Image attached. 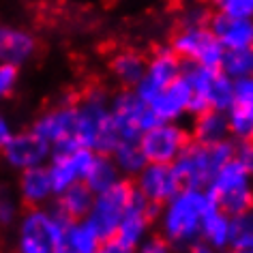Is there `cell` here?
Instances as JSON below:
<instances>
[{
  "mask_svg": "<svg viewBox=\"0 0 253 253\" xmlns=\"http://www.w3.org/2000/svg\"><path fill=\"white\" fill-rule=\"evenodd\" d=\"M214 206L208 189L180 187L166 204L157 208V230L166 236L174 249H185L200 238L202 221Z\"/></svg>",
  "mask_w": 253,
  "mask_h": 253,
  "instance_id": "obj_1",
  "label": "cell"
},
{
  "mask_svg": "<svg viewBox=\"0 0 253 253\" xmlns=\"http://www.w3.org/2000/svg\"><path fill=\"white\" fill-rule=\"evenodd\" d=\"M67 221L56 206L26 208L15 223V253H65Z\"/></svg>",
  "mask_w": 253,
  "mask_h": 253,
  "instance_id": "obj_2",
  "label": "cell"
},
{
  "mask_svg": "<svg viewBox=\"0 0 253 253\" xmlns=\"http://www.w3.org/2000/svg\"><path fill=\"white\" fill-rule=\"evenodd\" d=\"M80 112V142L94 153L112 155L120 135L110 112V94L101 88H90L78 99Z\"/></svg>",
  "mask_w": 253,
  "mask_h": 253,
  "instance_id": "obj_3",
  "label": "cell"
},
{
  "mask_svg": "<svg viewBox=\"0 0 253 253\" xmlns=\"http://www.w3.org/2000/svg\"><path fill=\"white\" fill-rule=\"evenodd\" d=\"M234 148L236 144L232 140H225L221 144H198L189 142L187 148L180 153L172 166L180 178L182 187H193V189H206L208 182L212 180V176L217 174V169L234 159Z\"/></svg>",
  "mask_w": 253,
  "mask_h": 253,
  "instance_id": "obj_4",
  "label": "cell"
},
{
  "mask_svg": "<svg viewBox=\"0 0 253 253\" xmlns=\"http://www.w3.org/2000/svg\"><path fill=\"white\" fill-rule=\"evenodd\" d=\"M182 78L191 88L189 116H195L206 110L227 112L234 105V80L227 78L219 67L185 65Z\"/></svg>",
  "mask_w": 253,
  "mask_h": 253,
  "instance_id": "obj_5",
  "label": "cell"
},
{
  "mask_svg": "<svg viewBox=\"0 0 253 253\" xmlns=\"http://www.w3.org/2000/svg\"><path fill=\"white\" fill-rule=\"evenodd\" d=\"M206 189L214 204L230 217L253 211V176L236 159L223 163Z\"/></svg>",
  "mask_w": 253,
  "mask_h": 253,
  "instance_id": "obj_6",
  "label": "cell"
},
{
  "mask_svg": "<svg viewBox=\"0 0 253 253\" xmlns=\"http://www.w3.org/2000/svg\"><path fill=\"white\" fill-rule=\"evenodd\" d=\"M133 193H135L133 182H129L126 178H120L112 187L94 193V200H92L90 212L86 214V221L94 227V232L101 236V240L116 236V230L125 217V211L129 206L131 198H133Z\"/></svg>",
  "mask_w": 253,
  "mask_h": 253,
  "instance_id": "obj_7",
  "label": "cell"
},
{
  "mask_svg": "<svg viewBox=\"0 0 253 253\" xmlns=\"http://www.w3.org/2000/svg\"><path fill=\"white\" fill-rule=\"evenodd\" d=\"M33 129L52 146L54 153L82 146L78 101H62L54 107H47L37 116Z\"/></svg>",
  "mask_w": 253,
  "mask_h": 253,
  "instance_id": "obj_8",
  "label": "cell"
},
{
  "mask_svg": "<svg viewBox=\"0 0 253 253\" xmlns=\"http://www.w3.org/2000/svg\"><path fill=\"white\" fill-rule=\"evenodd\" d=\"M169 47L185 65H200V67H221L223 58V45L214 37L208 26H178L174 33Z\"/></svg>",
  "mask_w": 253,
  "mask_h": 253,
  "instance_id": "obj_9",
  "label": "cell"
},
{
  "mask_svg": "<svg viewBox=\"0 0 253 253\" xmlns=\"http://www.w3.org/2000/svg\"><path fill=\"white\" fill-rule=\"evenodd\" d=\"M189 142V129L180 120H157L137 140L148 163H174Z\"/></svg>",
  "mask_w": 253,
  "mask_h": 253,
  "instance_id": "obj_10",
  "label": "cell"
},
{
  "mask_svg": "<svg viewBox=\"0 0 253 253\" xmlns=\"http://www.w3.org/2000/svg\"><path fill=\"white\" fill-rule=\"evenodd\" d=\"M110 112L116 131L123 140H140V135L153 123H157L150 105L133 88H123L110 97Z\"/></svg>",
  "mask_w": 253,
  "mask_h": 253,
  "instance_id": "obj_11",
  "label": "cell"
},
{
  "mask_svg": "<svg viewBox=\"0 0 253 253\" xmlns=\"http://www.w3.org/2000/svg\"><path fill=\"white\" fill-rule=\"evenodd\" d=\"M52 153H54L52 146L37 133L33 126L22 131H13L9 142L0 148L2 161L7 163V168H11L17 174L37 166H47Z\"/></svg>",
  "mask_w": 253,
  "mask_h": 253,
  "instance_id": "obj_12",
  "label": "cell"
},
{
  "mask_svg": "<svg viewBox=\"0 0 253 253\" xmlns=\"http://www.w3.org/2000/svg\"><path fill=\"white\" fill-rule=\"evenodd\" d=\"M185 62H182L172 47H159L155 49L153 56L146 58V69H144L142 80L133 86V90L140 97L150 103L155 99L157 92H161L166 86H169L172 82H176L182 75Z\"/></svg>",
  "mask_w": 253,
  "mask_h": 253,
  "instance_id": "obj_13",
  "label": "cell"
},
{
  "mask_svg": "<svg viewBox=\"0 0 253 253\" xmlns=\"http://www.w3.org/2000/svg\"><path fill=\"white\" fill-rule=\"evenodd\" d=\"M133 187L148 204L159 208L182 187L172 163H146L140 174L133 176Z\"/></svg>",
  "mask_w": 253,
  "mask_h": 253,
  "instance_id": "obj_14",
  "label": "cell"
},
{
  "mask_svg": "<svg viewBox=\"0 0 253 253\" xmlns=\"http://www.w3.org/2000/svg\"><path fill=\"white\" fill-rule=\"evenodd\" d=\"M92 157H94V150L86 146L52 153L47 161V172L54 185V193L58 195L65 189L75 185V182H84V176L88 172V168H90Z\"/></svg>",
  "mask_w": 253,
  "mask_h": 253,
  "instance_id": "obj_15",
  "label": "cell"
},
{
  "mask_svg": "<svg viewBox=\"0 0 253 253\" xmlns=\"http://www.w3.org/2000/svg\"><path fill=\"white\" fill-rule=\"evenodd\" d=\"M155 221H157V206L148 204V202L144 200L142 195H137V191H135L129 202V206H126L125 217L120 221L114 238L120 240V243L126 247H131V249H135V245L153 232Z\"/></svg>",
  "mask_w": 253,
  "mask_h": 253,
  "instance_id": "obj_16",
  "label": "cell"
},
{
  "mask_svg": "<svg viewBox=\"0 0 253 253\" xmlns=\"http://www.w3.org/2000/svg\"><path fill=\"white\" fill-rule=\"evenodd\" d=\"M148 105L157 120H182L185 116H189L191 88H189L187 80L180 75L178 80L166 86L161 92H157Z\"/></svg>",
  "mask_w": 253,
  "mask_h": 253,
  "instance_id": "obj_17",
  "label": "cell"
},
{
  "mask_svg": "<svg viewBox=\"0 0 253 253\" xmlns=\"http://www.w3.org/2000/svg\"><path fill=\"white\" fill-rule=\"evenodd\" d=\"M17 198L26 208L35 206H49V202L56 198L54 185L49 178L47 166H37L20 172L17 178Z\"/></svg>",
  "mask_w": 253,
  "mask_h": 253,
  "instance_id": "obj_18",
  "label": "cell"
},
{
  "mask_svg": "<svg viewBox=\"0 0 253 253\" xmlns=\"http://www.w3.org/2000/svg\"><path fill=\"white\" fill-rule=\"evenodd\" d=\"M37 54V37L22 26L0 24V62L22 67Z\"/></svg>",
  "mask_w": 253,
  "mask_h": 253,
  "instance_id": "obj_19",
  "label": "cell"
},
{
  "mask_svg": "<svg viewBox=\"0 0 253 253\" xmlns=\"http://www.w3.org/2000/svg\"><path fill=\"white\" fill-rule=\"evenodd\" d=\"M211 30L223 49L253 47V17H232L214 13L211 17Z\"/></svg>",
  "mask_w": 253,
  "mask_h": 253,
  "instance_id": "obj_20",
  "label": "cell"
},
{
  "mask_svg": "<svg viewBox=\"0 0 253 253\" xmlns=\"http://www.w3.org/2000/svg\"><path fill=\"white\" fill-rule=\"evenodd\" d=\"M191 126H189V135L191 142L198 144H221L230 140V125H227V112L221 110H206L191 116Z\"/></svg>",
  "mask_w": 253,
  "mask_h": 253,
  "instance_id": "obj_21",
  "label": "cell"
},
{
  "mask_svg": "<svg viewBox=\"0 0 253 253\" xmlns=\"http://www.w3.org/2000/svg\"><path fill=\"white\" fill-rule=\"evenodd\" d=\"M107 69H110V75L123 88H133L144 75L146 58L135 49H118L116 54H112Z\"/></svg>",
  "mask_w": 253,
  "mask_h": 253,
  "instance_id": "obj_22",
  "label": "cell"
},
{
  "mask_svg": "<svg viewBox=\"0 0 253 253\" xmlns=\"http://www.w3.org/2000/svg\"><path fill=\"white\" fill-rule=\"evenodd\" d=\"M200 240H204L206 245H211L223 253L230 249V245H232V217L221 211L217 204L206 212L204 221H202Z\"/></svg>",
  "mask_w": 253,
  "mask_h": 253,
  "instance_id": "obj_23",
  "label": "cell"
},
{
  "mask_svg": "<svg viewBox=\"0 0 253 253\" xmlns=\"http://www.w3.org/2000/svg\"><path fill=\"white\" fill-rule=\"evenodd\" d=\"M56 211H58L62 217L71 219H86V214L90 212L92 200H94V191L86 182H75L69 189H65L62 193L56 195Z\"/></svg>",
  "mask_w": 253,
  "mask_h": 253,
  "instance_id": "obj_24",
  "label": "cell"
},
{
  "mask_svg": "<svg viewBox=\"0 0 253 253\" xmlns=\"http://www.w3.org/2000/svg\"><path fill=\"white\" fill-rule=\"evenodd\" d=\"M101 236L86 219H71L65 225V249L69 253H94L101 247Z\"/></svg>",
  "mask_w": 253,
  "mask_h": 253,
  "instance_id": "obj_25",
  "label": "cell"
},
{
  "mask_svg": "<svg viewBox=\"0 0 253 253\" xmlns=\"http://www.w3.org/2000/svg\"><path fill=\"white\" fill-rule=\"evenodd\" d=\"M120 178H123V174H120V169L116 168L112 155L94 153L92 161H90V168H88V172L84 176L86 185L90 187L94 193H99V191H103V189L112 187L114 182H118Z\"/></svg>",
  "mask_w": 253,
  "mask_h": 253,
  "instance_id": "obj_26",
  "label": "cell"
},
{
  "mask_svg": "<svg viewBox=\"0 0 253 253\" xmlns=\"http://www.w3.org/2000/svg\"><path fill=\"white\" fill-rule=\"evenodd\" d=\"M112 159L120 169L123 178H133L140 174V169L146 166V157H144L137 140H123L118 142V146L112 150Z\"/></svg>",
  "mask_w": 253,
  "mask_h": 253,
  "instance_id": "obj_27",
  "label": "cell"
},
{
  "mask_svg": "<svg viewBox=\"0 0 253 253\" xmlns=\"http://www.w3.org/2000/svg\"><path fill=\"white\" fill-rule=\"evenodd\" d=\"M219 69L234 82L249 78V75H253V47L225 49Z\"/></svg>",
  "mask_w": 253,
  "mask_h": 253,
  "instance_id": "obj_28",
  "label": "cell"
},
{
  "mask_svg": "<svg viewBox=\"0 0 253 253\" xmlns=\"http://www.w3.org/2000/svg\"><path fill=\"white\" fill-rule=\"evenodd\" d=\"M227 125H230V140L234 144L253 140V114L232 105L227 110Z\"/></svg>",
  "mask_w": 253,
  "mask_h": 253,
  "instance_id": "obj_29",
  "label": "cell"
},
{
  "mask_svg": "<svg viewBox=\"0 0 253 253\" xmlns=\"http://www.w3.org/2000/svg\"><path fill=\"white\" fill-rule=\"evenodd\" d=\"M211 17L212 13L204 2H187L178 15V26H208Z\"/></svg>",
  "mask_w": 253,
  "mask_h": 253,
  "instance_id": "obj_30",
  "label": "cell"
},
{
  "mask_svg": "<svg viewBox=\"0 0 253 253\" xmlns=\"http://www.w3.org/2000/svg\"><path fill=\"white\" fill-rule=\"evenodd\" d=\"M253 240V212L232 217V245L230 247H249Z\"/></svg>",
  "mask_w": 253,
  "mask_h": 253,
  "instance_id": "obj_31",
  "label": "cell"
},
{
  "mask_svg": "<svg viewBox=\"0 0 253 253\" xmlns=\"http://www.w3.org/2000/svg\"><path fill=\"white\" fill-rule=\"evenodd\" d=\"M20 84V67L13 62H0V101L13 97Z\"/></svg>",
  "mask_w": 253,
  "mask_h": 253,
  "instance_id": "obj_32",
  "label": "cell"
},
{
  "mask_svg": "<svg viewBox=\"0 0 253 253\" xmlns=\"http://www.w3.org/2000/svg\"><path fill=\"white\" fill-rule=\"evenodd\" d=\"M20 198L0 191V227H13L20 219Z\"/></svg>",
  "mask_w": 253,
  "mask_h": 253,
  "instance_id": "obj_33",
  "label": "cell"
},
{
  "mask_svg": "<svg viewBox=\"0 0 253 253\" xmlns=\"http://www.w3.org/2000/svg\"><path fill=\"white\" fill-rule=\"evenodd\" d=\"M217 13L232 17H253V0H211Z\"/></svg>",
  "mask_w": 253,
  "mask_h": 253,
  "instance_id": "obj_34",
  "label": "cell"
},
{
  "mask_svg": "<svg viewBox=\"0 0 253 253\" xmlns=\"http://www.w3.org/2000/svg\"><path fill=\"white\" fill-rule=\"evenodd\" d=\"M234 105L253 114V75L234 82Z\"/></svg>",
  "mask_w": 253,
  "mask_h": 253,
  "instance_id": "obj_35",
  "label": "cell"
},
{
  "mask_svg": "<svg viewBox=\"0 0 253 253\" xmlns=\"http://www.w3.org/2000/svg\"><path fill=\"white\" fill-rule=\"evenodd\" d=\"M133 253H174V245L166 236H161L159 232L157 234L150 232L146 238H142L135 245Z\"/></svg>",
  "mask_w": 253,
  "mask_h": 253,
  "instance_id": "obj_36",
  "label": "cell"
},
{
  "mask_svg": "<svg viewBox=\"0 0 253 253\" xmlns=\"http://www.w3.org/2000/svg\"><path fill=\"white\" fill-rule=\"evenodd\" d=\"M234 159L253 176V140L236 144V148H234Z\"/></svg>",
  "mask_w": 253,
  "mask_h": 253,
  "instance_id": "obj_37",
  "label": "cell"
},
{
  "mask_svg": "<svg viewBox=\"0 0 253 253\" xmlns=\"http://www.w3.org/2000/svg\"><path fill=\"white\" fill-rule=\"evenodd\" d=\"M94 253H133V249H131V247H126V245H123L116 238H107V240L101 243V247Z\"/></svg>",
  "mask_w": 253,
  "mask_h": 253,
  "instance_id": "obj_38",
  "label": "cell"
},
{
  "mask_svg": "<svg viewBox=\"0 0 253 253\" xmlns=\"http://www.w3.org/2000/svg\"><path fill=\"white\" fill-rule=\"evenodd\" d=\"M13 125H11V120L7 118V114L0 112V148L4 146V144L9 142V137L13 135Z\"/></svg>",
  "mask_w": 253,
  "mask_h": 253,
  "instance_id": "obj_39",
  "label": "cell"
},
{
  "mask_svg": "<svg viewBox=\"0 0 253 253\" xmlns=\"http://www.w3.org/2000/svg\"><path fill=\"white\" fill-rule=\"evenodd\" d=\"M182 253H223V251H219V249H214V247L211 245H206L204 240H195V243H191L189 247H185L182 249Z\"/></svg>",
  "mask_w": 253,
  "mask_h": 253,
  "instance_id": "obj_40",
  "label": "cell"
},
{
  "mask_svg": "<svg viewBox=\"0 0 253 253\" xmlns=\"http://www.w3.org/2000/svg\"><path fill=\"white\" fill-rule=\"evenodd\" d=\"M225 253H251L249 247H230Z\"/></svg>",
  "mask_w": 253,
  "mask_h": 253,
  "instance_id": "obj_41",
  "label": "cell"
},
{
  "mask_svg": "<svg viewBox=\"0 0 253 253\" xmlns=\"http://www.w3.org/2000/svg\"><path fill=\"white\" fill-rule=\"evenodd\" d=\"M249 249H251V253H253V240H251V245H249Z\"/></svg>",
  "mask_w": 253,
  "mask_h": 253,
  "instance_id": "obj_42",
  "label": "cell"
},
{
  "mask_svg": "<svg viewBox=\"0 0 253 253\" xmlns=\"http://www.w3.org/2000/svg\"><path fill=\"white\" fill-rule=\"evenodd\" d=\"M65 253H69V251H65Z\"/></svg>",
  "mask_w": 253,
  "mask_h": 253,
  "instance_id": "obj_43",
  "label": "cell"
},
{
  "mask_svg": "<svg viewBox=\"0 0 253 253\" xmlns=\"http://www.w3.org/2000/svg\"><path fill=\"white\" fill-rule=\"evenodd\" d=\"M251 212H253V211H251Z\"/></svg>",
  "mask_w": 253,
  "mask_h": 253,
  "instance_id": "obj_44",
  "label": "cell"
}]
</instances>
